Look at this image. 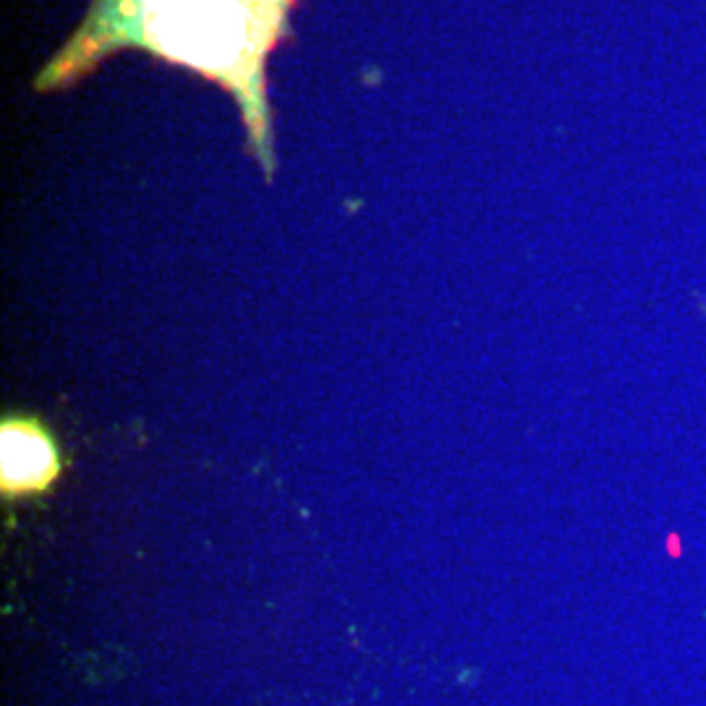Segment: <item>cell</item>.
<instances>
[{
    "instance_id": "cell-1",
    "label": "cell",
    "mask_w": 706,
    "mask_h": 706,
    "mask_svg": "<svg viewBox=\"0 0 706 706\" xmlns=\"http://www.w3.org/2000/svg\"><path fill=\"white\" fill-rule=\"evenodd\" d=\"M293 6L296 0H92L79 29L34 76V90H66L113 52L147 50L228 92L239 105L246 147L272 181L278 155L267 60L293 37Z\"/></svg>"
},
{
    "instance_id": "cell-2",
    "label": "cell",
    "mask_w": 706,
    "mask_h": 706,
    "mask_svg": "<svg viewBox=\"0 0 706 706\" xmlns=\"http://www.w3.org/2000/svg\"><path fill=\"white\" fill-rule=\"evenodd\" d=\"M60 474L58 445L40 421L6 418L0 427V484L10 497L45 492Z\"/></svg>"
}]
</instances>
